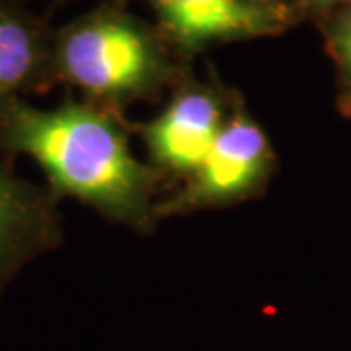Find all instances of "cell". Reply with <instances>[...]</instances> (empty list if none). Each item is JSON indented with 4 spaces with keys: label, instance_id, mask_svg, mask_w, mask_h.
<instances>
[{
    "label": "cell",
    "instance_id": "1",
    "mask_svg": "<svg viewBox=\"0 0 351 351\" xmlns=\"http://www.w3.org/2000/svg\"><path fill=\"white\" fill-rule=\"evenodd\" d=\"M123 115L86 100L38 108L25 98L0 106V152L24 154L59 197H75L104 219L152 232L168 178L135 156Z\"/></svg>",
    "mask_w": 351,
    "mask_h": 351
},
{
    "label": "cell",
    "instance_id": "2",
    "mask_svg": "<svg viewBox=\"0 0 351 351\" xmlns=\"http://www.w3.org/2000/svg\"><path fill=\"white\" fill-rule=\"evenodd\" d=\"M188 69L156 24L127 12L119 2L101 4L53 29V82L75 88L82 100L112 112L160 100Z\"/></svg>",
    "mask_w": 351,
    "mask_h": 351
},
{
    "label": "cell",
    "instance_id": "3",
    "mask_svg": "<svg viewBox=\"0 0 351 351\" xmlns=\"http://www.w3.org/2000/svg\"><path fill=\"white\" fill-rule=\"evenodd\" d=\"M277 172V156L263 127L240 100L211 151L156 205V219L223 209L258 199Z\"/></svg>",
    "mask_w": 351,
    "mask_h": 351
},
{
    "label": "cell",
    "instance_id": "4",
    "mask_svg": "<svg viewBox=\"0 0 351 351\" xmlns=\"http://www.w3.org/2000/svg\"><path fill=\"white\" fill-rule=\"evenodd\" d=\"M240 100L217 76L199 80L188 69L170 90L162 112L131 125V131L145 143L149 162L168 180L182 182L211 151Z\"/></svg>",
    "mask_w": 351,
    "mask_h": 351
},
{
    "label": "cell",
    "instance_id": "5",
    "mask_svg": "<svg viewBox=\"0 0 351 351\" xmlns=\"http://www.w3.org/2000/svg\"><path fill=\"white\" fill-rule=\"evenodd\" d=\"M180 59L191 63L205 51L252 39L283 36L299 18L260 0H145Z\"/></svg>",
    "mask_w": 351,
    "mask_h": 351
},
{
    "label": "cell",
    "instance_id": "6",
    "mask_svg": "<svg viewBox=\"0 0 351 351\" xmlns=\"http://www.w3.org/2000/svg\"><path fill=\"white\" fill-rule=\"evenodd\" d=\"M59 195L16 176L0 160V299L25 265L61 248Z\"/></svg>",
    "mask_w": 351,
    "mask_h": 351
},
{
    "label": "cell",
    "instance_id": "7",
    "mask_svg": "<svg viewBox=\"0 0 351 351\" xmlns=\"http://www.w3.org/2000/svg\"><path fill=\"white\" fill-rule=\"evenodd\" d=\"M53 29L22 2H0V106L47 90Z\"/></svg>",
    "mask_w": 351,
    "mask_h": 351
},
{
    "label": "cell",
    "instance_id": "8",
    "mask_svg": "<svg viewBox=\"0 0 351 351\" xmlns=\"http://www.w3.org/2000/svg\"><path fill=\"white\" fill-rule=\"evenodd\" d=\"M316 24L324 38V49L332 59L341 112H351V0L324 14Z\"/></svg>",
    "mask_w": 351,
    "mask_h": 351
},
{
    "label": "cell",
    "instance_id": "9",
    "mask_svg": "<svg viewBox=\"0 0 351 351\" xmlns=\"http://www.w3.org/2000/svg\"><path fill=\"white\" fill-rule=\"evenodd\" d=\"M293 10L297 12L299 20H320L324 14L332 12L334 8H338L341 4L350 2V0H289Z\"/></svg>",
    "mask_w": 351,
    "mask_h": 351
},
{
    "label": "cell",
    "instance_id": "10",
    "mask_svg": "<svg viewBox=\"0 0 351 351\" xmlns=\"http://www.w3.org/2000/svg\"><path fill=\"white\" fill-rule=\"evenodd\" d=\"M260 2H265V4H271V6H277V8H285V10H291V12L297 16V12L293 10V6H291V2L289 0H260ZM299 18V16H297ZM301 22V20H299Z\"/></svg>",
    "mask_w": 351,
    "mask_h": 351
},
{
    "label": "cell",
    "instance_id": "11",
    "mask_svg": "<svg viewBox=\"0 0 351 351\" xmlns=\"http://www.w3.org/2000/svg\"><path fill=\"white\" fill-rule=\"evenodd\" d=\"M0 2H22V0H0Z\"/></svg>",
    "mask_w": 351,
    "mask_h": 351
},
{
    "label": "cell",
    "instance_id": "12",
    "mask_svg": "<svg viewBox=\"0 0 351 351\" xmlns=\"http://www.w3.org/2000/svg\"><path fill=\"white\" fill-rule=\"evenodd\" d=\"M113 2H119V4H123V2H125V0H113Z\"/></svg>",
    "mask_w": 351,
    "mask_h": 351
}]
</instances>
